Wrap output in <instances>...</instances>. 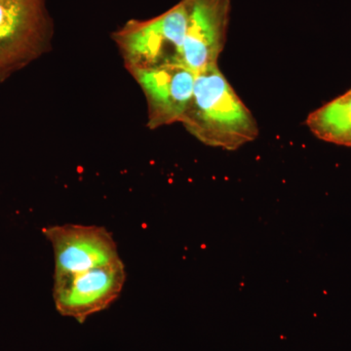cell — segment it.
Instances as JSON below:
<instances>
[{
  "label": "cell",
  "mask_w": 351,
  "mask_h": 351,
  "mask_svg": "<svg viewBox=\"0 0 351 351\" xmlns=\"http://www.w3.org/2000/svg\"><path fill=\"white\" fill-rule=\"evenodd\" d=\"M54 252V276L76 274L119 262L117 245L104 226L68 225L44 228Z\"/></svg>",
  "instance_id": "277c9868"
},
{
  "label": "cell",
  "mask_w": 351,
  "mask_h": 351,
  "mask_svg": "<svg viewBox=\"0 0 351 351\" xmlns=\"http://www.w3.org/2000/svg\"><path fill=\"white\" fill-rule=\"evenodd\" d=\"M44 43L36 0H0V71L31 61Z\"/></svg>",
  "instance_id": "52a82bcc"
},
{
  "label": "cell",
  "mask_w": 351,
  "mask_h": 351,
  "mask_svg": "<svg viewBox=\"0 0 351 351\" xmlns=\"http://www.w3.org/2000/svg\"><path fill=\"white\" fill-rule=\"evenodd\" d=\"M306 124L316 138L351 147V89L313 110Z\"/></svg>",
  "instance_id": "ba28073f"
},
{
  "label": "cell",
  "mask_w": 351,
  "mask_h": 351,
  "mask_svg": "<svg viewBox=\"0 0 351 351\" xmlns=\"http://www.w3.org/2000/svg\"><path fill=\"white\" fill-rule=\"evenodd\" d=\"M181 123L202 144L226 151H237L258 136L257 120L219 64L196 73L193 98Z\"/></svg>",
  "instance_id": "6da1fadb"
},
{
  "label": "cell",
  "mask_w": 351,
  "mask_h": 351,
  "mask_svg": "<svg viewBox=\"0 0 351 351\" xmlns=\"http://www.w3.org/2000/svg\"><path fill=\"white\" fill-rule=\"evenodd\" d=\"M125 280L121 260L80 274L54 276L55 306L61 315L84 323L119 299Z\"/></svg>",
  "instance_id": "3957f363"
},
{
  "label": "cell",
  "mask_w": 351,
  "mask_h": 351,
  "mask_svg": "<svg viewBox=\"0 0 351 351\" xmlns=\"http://www.w3.org/2000/svg\"><path fill=\"white\" fill-rule=\"evenodd\" d=\"M186 29V8L181 0L154 19L129 22L114 40L129 71L182 64Z\"/></svg>",
  "instance_id": "7a4b0ae2"
},
{
  "label": "cell",
  "mask_w": 351,
  "mask_h": 351,
  "mask_svg": "<svg viewBox=\"0 0 351 351\" xmlns=\"http://www.w3.org/2000/svg\"><path fill=\"white\" fill-rule=\"evenodd\" d=\"M142 89L151 130L181 123L193 98L195 73L182 64L129 71Z\"/></svg>",
  "instance_id": "5b68a950"
},
{
  "label": "cell",
  "mask_w": 351,
  "mask_h": 351,
  "mask_svg": "<svg viewBox=\"0 0 351 351\" xmlns=\"http://www.w3.org/2000/svg\"><path fill=\"white\" fill-rule=\"evenodd\" d=\"M186 29L182 64L198 73L218 64L225 49L230 15V0H184Z\"/></svg>",
  "instance_id": "8992f818"
}]
</instances>
